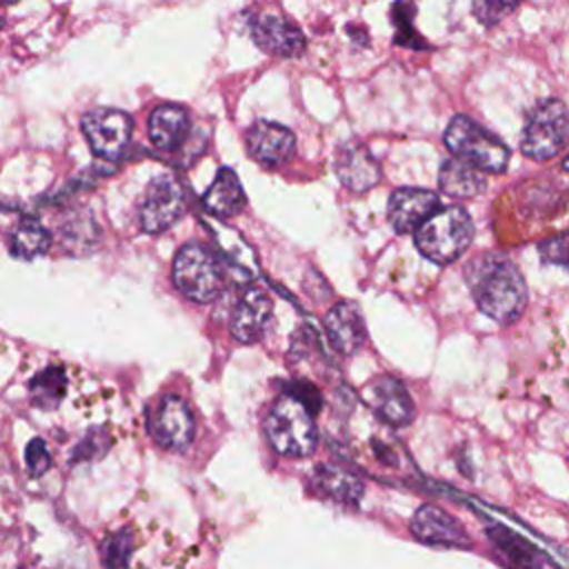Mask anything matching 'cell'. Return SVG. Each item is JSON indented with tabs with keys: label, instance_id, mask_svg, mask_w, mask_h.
<instances>
[{
	"label": "cell",
	"instance_id": "4316f807",
	"mask_svg": "<svg viewBox=\"0 0 569 569\" xmlns=\"http://www.w3.org/2000/svg\"><path fill=\"white\" fill-rule=\"evenodd\" d=\"M522 0H473V16L491 27L496 22H500L502 18H507Z\"/></svg>",
	"mask_w": 569,
	"mask_h": 569
},
{
	"label": "cell",
	"instance_id": "f546056e",
	"mask_svg": "<svg viewBox=\"0 0 569 569\" xmlns=\"http://www.w3.org/2000/svg\"><path fill=\"white\" fill-rule=\"evenodd\" d=\"M24 460H27L29 473H33V476H42V473L51 467V453H49V449H47L44 440L33 438V440L27 445Z\"/></svg>",
	"mask_w": 569,
	"mask_h": 569
},
{
	"label": "cell",
	"instance_id": "5b68a950",
	"mask_svg": "<svg viewBox=\"0 0 569 569\" xmlns=\"http://www.w3.org/2000/svg\"><path fill=\"white\" fill-rule=\"evenodd\" d=\"M173 284L193 302H211L222 291L224 273L209 249L202 244H184L173 260Z\"/></svg>",
	"mask_w": 569,
	"mask_h": 569
},
{
	"label": "cell",
	"instance_id": "1f68e13d",
	"mask_svg": "<svg viewBox=\"0 0 569 569\" xmlns=\"http://www.w3.org/2000/svg\"><path fill=\"white\" fill-rule=\"evenodd\" d=\"M0 2H16V0H0Z\"/></svg>",
	"mask_w": 569,
	"mask_h": 569
},
{
	"label": "cell",
	"instance_id": "7a4b0ae2",
	"mask_svg": "<svg viewBox=\"0 0 569 569\" xmlns=\"http://www.w3.org/2000/svg\"><path fill=\"white\" fill-rule=\"evenodd\" d=\"M269 445L287 458H307L316 451L318 429L309 405L296 393H280L269 407L264 422Z\"/></svg>",
	"mask_w": 569,
	"mask_h": 569
},
{
	"label": "cell",
	"instance_id": "6da1fadb",
	"mask_svg": "<svg viewBox=\"0 0 569 569\" xmlns=\"http://www.w3.org/2000/svg\"><path fill=\"white\" fill-rule=\"evenodd\" d=\"M465 280L478 309L500 325L516 322L527 307V284L511 260L478 253L465 267Z\"/></svg>",
	"mask_w": 569,
	"mask_h": 569
},
{
	"label": "cell",
	"instance_id": "3957f363",
	"mask_svg": "<svg viewBox=\"0 0 569 569\" xmlns=\"http://www.w3.org/2000/svg\"><path fill=\"white\" fill-rule=\"evenodd\" d=\"M473 240V222L462 207H438L418 229L416 247L418 251L436 262H456Z\"/></svg>",
	"mask_w": 569,
	"mask_h": 569
},
{
	"label": "cell",
	"instance_id": "4dcf8cb0",
	"mask_svg": "<svg viewBox=\"0 0 569 569\" xmlns=\"http://www.w3.org/2000/svg\"><path fill=\"white\" fill-rule=\"evenodd\" d=\"M562 169H567V171H569V156L565 158V162H562Z\"/></svg>",
	"mask_w": 569,
	"mask_h": 569
},
{
	"label": "cell",
	"instance_id": "484cf974",
	"mask_svg": "<svg viewBox=\"0 0 569 569\" xmlns=\"http://www.w3.org/2000/svg\"><path fill=\"white\" fill-rule=\"evenodd\" d=\"M133 553V540L129 531H116L102 540L100 547V560L107 567H124L131 560Z\"/></svg>",
	"mask_w": 569,
	"mask_h": 569
},
{
	"label": "cell",
	"instance_id": "4fadbf2b",
	"mask_svg": "<svg viewBox=\"0 0 569 569\" xmlns=\"http://www.w3.org/2000/svg\"><path fill=\"white\" fill-rule=\"evenodd\" d=\"M411 533L416 540L436 547H469V536L462 525L436 505H422L411 516Z\"/></svg>",
	"mask_w": 569,
	"mask_h": 569
},
{
	"label": "cell",
	"instance_id": "8992f818",
	"mask_svg": "<svg viewBox=\"0 0 569 569\" xmlns=\"http://www.w3.org/2000/svg\"><path fill=\"white\" fill-rule=\"evenodd\" d=\"M569 142V109L565 102L549 98L536 104L525 122L520 149L533 160H549Z\"/></svg>",
	"mask_w": 569,
	"mask_h": 569
},
{
	"label": "cell",
	"instance_id": "44dd1931",
	"mask_svg": "<svg viewBox=\"0 0 569 569\" xmlns=\"http://www.w3.org/2000/svg\"><path fill=\"white\" fill-rule=\"evenodd\" d=\"M202 204L213 216H236L244 209L247 198L238 176L231 169H220L211 187L202 196Z\"/></svg>",
	"mask_w": 569,
	"mask_h": 569
},
{
	"label": "cell",
	"instance_id": "2e32d148",
	"mask_svg": "<svg viewBox=\"0 0 569 569\" xmlns=\"http://www.w3.org/2000/svg\"><path fill=\"white\" fill-rule=\"evenodd\" d=\"M333 167L340 182L356 193L369 191L380 180V164L376 162L371 151L358 142L340 144L336 151Z\"/></svg>",
	"mask_w": 569,
	"mask_h": 569
},
{
	"label": "cell",
	"instance_id": "7402d4cb",
	"mask_svg": "<svg viewBox=\"0 0 569 569\" xmlns=\"http://www.w3.org/2000/svg\"><path fill=\"white\" fill-rule=\"evenodd\" d=\"M49 242H51L49 231L38 220H31V218L20 220L11 231V251L24 260L42 256L49 249Z\"/></svg>",
	"mask_w": 569,
	"mask_h": 569
},
{
	"label": "cell",
	"instance_id": "603a6c76",
	"mask_svg": "<svg viewBox=\"0 0 569 569\" xmlns=\"http://www.w3.org/2000/svg\"><path fill=\"white\" fill-rule=\"evenodd\" d=\"M67 389V376L60 367H47L44 371L36 373L29 382L33 405L42 409H53Z\"/></svg>",
	"mask_w": 569,
	"mask_h": 569
},
{
	"label": "cell",
	"instance_id": "7c38bea8",
	"mask_svg": "<svg viewBox=\"0 0 569 569\" xmlns=\"http://www.w3.org/2000/svg\"><path fill=\"white\" fill-rule=\"evenodd\" d=\"M271 313L273 302L262 287L244 289L231 316V336L242 345L258 342L269 327Z\"/></svg>",
	"mask_w": 569,
	"mask_h": 569
},
{
	"label": "cell",
	"instance_id": "d6986e66",
	"mask_svg": "<svg viewBox=\"0 0 569 569\" xmlns=\"http://www.w3.org/2000/svg\"><path fill=\"white\" fill-rule=\"evenodd\" d=\"M147 131L156 149L173 151L189 133V113L180 104H160L151 111Z\"/></svg>",
	"mask_w": 569,
	"mask_h": 569
},
{
	"label": "cell",
	"instance_id": "ffe728a7",
	"mask_svg": "<svg viewBox=\"0 0 569 569\" xmlns=\"http://www.w3.org/2000/svg\"><path fill=\"white\" fill-rule=\"evenodd\" d=\"M438 184H440L442 193H447L451 198L467 200V198L480 196L487 187V180L480 169H476L473 164L453 156L451 160L442 162Z\"/></svg>",
	"mask_w": 569,
	"mask_h": 569
},
{
	"label": "cell",
	"instance_id": "e0dca14e",
	"mask_svg": "<svg viewBox=\"0 0 569 569\" xmlns=\"http://www.w3.org/2000/svg\"><path fill=\"white\" fill-rule=\"evenodd\" d=\"M325 329L329 336V342L336 351L342 356L356 353L365 340H367V327L365 318L353 302H338L329 309L325 316Z\"/></svg>",
	"mask_w": 569,
	"mask_h": 569
},
{
	"label": "cell",
	"instance_id": "83f0119b",
	"mask_svg": "<svg viewBox=\"0 0 569 569\" xmlns=\"http://www.w3.org/2000/svg\"><path fill=\"white\" fill-rule=\"evenodd\" d=\"M538 251H540L542 262L569 269V231L542 240L538 244Z\"/></svg>",
	"mask_w": 569,
	"mask_h": 569
},
{
	"label": "cell",
	"instance_id": "30bf717a",
	"mask_svg": "<svg viewBox=\"0 0 569 569\" xmlns=\"http://www.w3.org/2000/svg\"><path fill=\"white\" fill-rule=\"evenodd\" d=\"M253 42L269 56L293 58L305 49V36L296 22L280 13H260L251 20Z\"/></svg>",
	"mask_w": 569,
	"mask_h": 569
},
{
	"label": "cell",
	"instance_id": "cb8c5ba5",
	"mask_svg": "<svg viewBox=\"0 0 569 569\" xmlns=\"http://www.w3.org/2000/svg\"><path fill=\"white\" fill-rule=\"evenodd\" d=\"M489 531H491L489 536L493 538V542L498 545V549H500V551H505V556H507V560H509L511 565L533 567V565L551 562V560H549V558H545V556L540 558V553H538L529 542H525L520 536H516V533L507 531L505 527L493 525Z\"/></svg>",
	"mask_w": 569,
	"mask_h": 569
},
{
	"label": "cell",
	"instance_id": "9c48e42d",
	"mask_svg": "<svg viewBox=\"0 0 569 569\" xmlns=\"http://www.w3.org/2000/svg\"><path fill=\"white\" fill-rule=\"evenodd\" d=\"M153 440L171 451L187 449L196 433V422L187 402L178 396H164L149 418Z\"/></svg>",
	"mask_w": 569,
	"mask_h": 569
},
{
	"label": "cell",
	"instance_id": "ac0fdd59",
	"mask_svg": "<svg viewBox=\"0 0 569 569\" xmlns=\"http://www.w3.org/2000/svg\"><path fill=\"white\" fill-rule=\"evenodd\" d=\"M309 480L316 493L340 505H356L365 491L362 480L336 462L316 465Z\"/></svg>",
	"mask_w": 569,
	"mask_h": 569
},
{
	"label": "cell",
	"instance_id": "52a82bcc",
	"mask_svg": "<svg viewBox=\"0 0 569 569\" xmlns=\"http://www.w3.org/2000/svg\"><path fill=\"white\" fill-rule=\"evenodd\" d=\"M133 122L120 109H93L82 118V133L96 156L116 160L131 140Z\"/></svg>",
	"mask_w": 569,
	"mask_h": 569
},
{
	"label": "cell",
	"instance_id": "9a60e30c",
	"mask_svg": "<svg viewBox=\"0 0 569 569\" xmlns=\"http://www.w3.org/2000/svg\"><path fill=\"white\" fill-rule=\"evenodd\" d=\"M367 402L376 416L391 427H402L413 420V400L407 387L393 376L376 378L367 389Z\"/></svg>",
	"mask_w": 569,
	"mask_h": 569
},
{
	"label": "cell",
	"instance_id": "5bb4252c",
	"mask_svg": "<svg viewBox=\"0 0 569 569\" xmlns=\"http://www.w3.org/2000/svg\"><path fill=\"white\" fill-rule=\"evenodd\" d=\"M440 207V198L431 189L418 187H400L389 198V222L398 233L416 231L436 209Z\"/></svg>",
	"mask_w": 569,
	"mask_h": 569
},
{
	"label": "cell",
	"instance_id": "8fae6325",
	"mask_svg": "<svg viewBox=\"0 0 569 569\" xmlns=\"http://www.w3.org/2000/svg\"><path fill=\"white\" fill-rule=\"evenodd\" d=\"M244 140H247L249 156L264 167H278V164L287 162L296 151L293 131L278 122H269V120L253 122L249 127Z\"/></svg>",
	"mask_w": 569,
	"mask_h": 569
},
{
	"label": "cell",
	"instance_id": "277c9868",
	"mask_svg": "<svg viewBox=\"0 0 569 569\" xmlns=\"http://www.w3.org/2000/svg\"><path fill=\"white\" fill-rule=\"evenodd\" d=\"M445 144L456 158L489 173H502L511 156L509 147L496 133H491L469 116L451 118L445 131Z\"/></svg>",
	"mask_w": 569,
	"mask_h": 569
},
{
	"label": "cell",
	"instance_id": "ba28073f",
	"mask_svg": "<svg viewBox=\"0 0 569 569\" xmlns=\"http://www.w3.org/2000/svg\"><path fill=\"white\" fill-rule=\"evenodd\" d=\"M184 211V191L180 182L164 173L151 180L144 200L140 204V227L147 233H160L169 229Z\"/></svg>",
	"mask_w": 569,
	"mask_h": 569
},
{
	"label": "cell",
	"instance_id": "d4e9b609",
	"mask_svg": "<svg viewBox=\"0 0 569 569\" xmlns=\"http://www.w3.org/2000/svg\"><path fill=\"white\" fill-rule=\"evenodd\" d=\"M413 18H416V9L409 0H396L391 7V20L396 27V42L402 47H413V49H422L427 47L425 40L413 31Z\"/></svg>",
	"mask_w": 569,
	"mask_h": 569
},
{
	"label": "cell",
	"instance_id": "f1b7e54d",
	"mask_svg": "<svg viewBox=\"0 0 569 569\" xmlns=\"http://www.w3.org/2000/svg\"><path fill=\"white\" fill-rule=\"evenodd\" d=\"M109 449V433L104 429H93L76 449L73 460H91V458H100L104 451Z\"/></svg>",
	"mask_w": 569,
	"mask_h": 569
}]
</instances>
